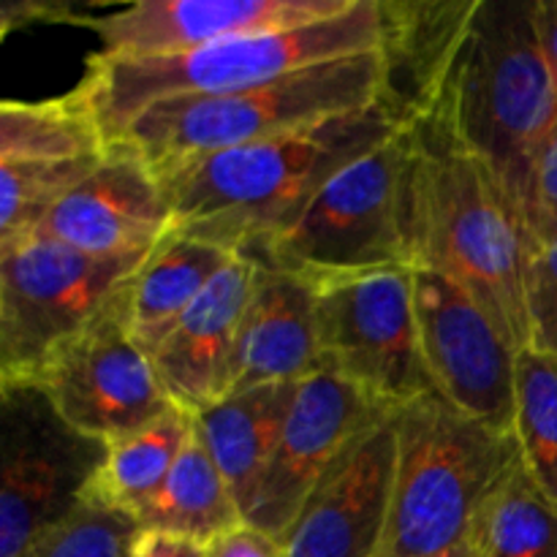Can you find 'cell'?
Returning <instances> with one entry per match:
<instances>
[{"mask_svg": "<svg viewBox=\"0 0 557 557\" xmlns=\"http://www.w3.org/2000/svg\"><path fill=\"white\" fill-rule=\"evenodd\" d=\"M381 85L384 58L381 49H373L221 96L161 101L145 109L117 141L134 145L158 172L375 107Z\"/></svg>", "mask_w": 557, "mask_h": 557, "instance_id": "obj_7", "label": "cell"}, {"mask_svg": "<svg viewBox=\"0 0 557 557\" xmlns=\"http://www.w3.org/2000/svg\"><path fill=\"white\" fill-rule=\"evenodd\" d=\"M107 444L87 438L36 384L0 386V557L33 544L87 500Z\"/></svg>", "mask_w": 557, "mask_h": 557, "instance_id": "obj_9", "label": "cell"}, {"mask_svg": "<svg viewBox=\"0 0 557 557\" xmlns=\"http://www.w3.org/2000/svg\"><path fill=\"white\" fill-rule=\"evenodd\" d=\"M207 557H288L277 536L261 528L239 522L232 531L221 533L215 542L207 544Z\"/></svg>", "mask_w": 557, "mask_h": 557, "instance_id": "obj_30", "label": "cell"}, {"mask_svg": "<svg viewBox=\"0 0 557 557\" xmlns=\"http://www.w3.org/2000/svg\"><path fill=\"white\" fill-rule=\"evenodd\" d=\"M139 531V522L125 511L85 500L25 557H131Z\"/></svg>", "mask_w": 557, "mask_h": 557, "instance_id": "obj_28", "label": "cell"}, {"mask_svg": "<svg viewBox=\"0 0 557 557\" xmlns=\"http://www.w3.org/2000/svg\"><path fill=\"white\" fill-rule=\"evenodd\" d=\"M381 0H357L343 14L313 25L232 36L177 54L101 58L92 52L71 92L112 145L145 109L161 101L243 90L326 60L373 52L381 49Z\"/></svg>", "mask_w": 557, "mask_h": 557, "instance_id": "obj_3", "label": "cell"}, {"mask_svg": "<svg viewBox=\"0 0 557 557\" xmlns=\"http://www.w3.org/2000/svg\"><path fill=\"white\" fill-rule=\"evenodd\" d=\"M79 11L60 0H9L0 11V33L9 36L16 27L44 22V25H74Z\"/></svg>", "mask_w": 557, "mask_h": 557, "instance_id": "obj_31", "label": "cell"}, {"mask_svg": "<svg viewBox=\"0 0 557 557\" xmlns=\"http://www.w3.org/2000/svg\"><path fill=\"white\" fill-rule=\"evenodd\" d=\"M479 0H381L384 85L379 107L413 128L438 107Z\"/></svg>", "mask_w": 557, "mask_h": 557, "instance_id": "obj_18", "label": "cell"}, {"mask_svg": "<svg viewBox=\"0 0 557 557\" xmlns=\"http://www.w3.org/2000/svg\"><path fill=\"white\" fill-rule=\"evenodd\" d=\"M397 471L395 411L370 422L319 479L281 539L288 557H379Z\"/></svg>", "mask_w": 557, "mask_h": 557, "instance_id": "obj_13", "label": "cell"}, {"mask_svg": "<svg viewBox=\"0 0 557 557\" xmlns=\"http://www.w3.org/2000/svg\"><path fill=\"white\" fill-rule=\"evenodd\" d=\"M136 522L141 531L174 533L210 544L245 522V517L228 482L194 433L161 493L136 515Z\"/></svg>", "mask_w": 557, "mask_h": 557, "instance_id": "obj_23", "label": "cell"}, {"mask_svg": "<svg viewBox=\"0 0 557 557\" xmlns=\"http://www.w3.org/2000/svg\"><path fill=\"white\" fill-rule=\"evenodd\" d=\"M395 493L379 557L449 553L522 462L517 435L466 417L438 392L395 408Z\"/></svg>", "mask_w": 557, "mask_h": 557, "instance_id": "obj_5", "label": "cell"}, {"mask_svg": "<svg viewBox=\"0 0 557 557\" xmlns=\"http://www.w3.org/2000/svg\"><path fill=\"white\" fill-rule=\"evenodd\" d=\"M515 395V435L522 466L557 506V357L522 348Z\"/></svg>", "mask_w": 557, "mask_h": 557, "instance_id": "obj_26", "label": "cell"}, {"mask_svg": "<svg viewBox=\"0 0 557 557\" xmlns=\"http://www.w3.org/2000/svg\"><path fill=\"white\" fill-rule=\"evenodd\" d=\"M433 557H479V553H476V547H473L471 539H468V542H466V544H460V547L449 549V553L433 555Z\"/></svg>", "mask_w": 557, "mask_h": 557, "instance_id": "obj_35", "label": "cell"}, {"mask_svg": "<svg viewBox=\"0 0 557 557\" xmlns=\"http://www.w3.org/2000/svg\"><path fill=\"white\" fill-rule=\"evenodd\" d=\"M542 228H557V123L536 166V232Z\"/></svg>", "mask_w": 557, "mask_h": 557, "instance_id": "obj_32", "label": "cell"}, {"mask_svg": "<svg viewBox=\"0 0 557 557\" xmlns=\"http://www.w3.org/2000/svg\"><path fill=\"white\" fill-rule=\"evenodd\" d=\"M419 139V264L460 283L517 351L528 348L531 228L487 166L435 114Z\"/></svg>", "mask_w": 557, "mask_h": 557, "instance_id": "obj_4", "label": "cell"}, {"mask_svg": "<svg viewBox=\"0 0 557 557\" xmlns=\"http://www.w3.org/2000/svg\"><path fill=\"white\" fill-rule=\"evenodd\" d=\"M400 125L384 107L324 120L305 131L158 169L174 232L250 253L286 232L337 172L368 156Z\"/></svg>", "mask_w": 557, "mask_h": 557, "instance_id": "obj_1", "label": "cell"}, {"mask_svg": "<svg viewBox=\"0 0 557 557\" xmlns=\"http://www.w3.org/2000/svg\"><path fill=\"white\" fill-rule=\"evenodd\" d=\"M145 259L90 256L38 234L0 248V386L30 384L117 302Z\"/></svg>", "mask_w": 557, "mask_h": 557, "instance_id": "obj_8", "label": "cell"}, {"mask_svg": "<svg viewBox=\"0 0 557 557\" xmlns=\"http://www.w3.org/2000/svg\"><path fill=\"white\" fill-rule=\"evenodd\" d=\"M107 147L96 117L74 92L0 103V161H76L103 156Z\"/></svg>", "mask_w": 557, "mask_h": 557, "instance_id": "obj_24", "label": "cell"}, {"mask_svg": "<svg viewBox=\"0 0 557 557\" xmlns=\"http://www.w3.org/2000/svg\"><path fill=\"white\" fill-rule=\"evenodd\" d=\"M321 364L381 408L435 392L419 346L413 267L337 277L315 286Z\"/></svg>", "mask_w": 557, "mask_h": 557, "instance_id": "obj_10", "label": "cell"}, {"mask_svg": "<svg viewBox=\"0 0 557 557\" xmlns=\"http://www.w3.org/2000/svg\"><path fill=\"white\" fill-rule=\"evenodd\" d=\"M123 294L96 324L49 357L30 381L71 428L103 444L125 438L177 408L150 354L125 330Z\"/></svg>", "mask_w": 557, "mask_h": 557, "instance_id": "obj_11", "label": "cell"}, {"mask_svg": "<svg viewBox=\"0 0 557 557\" xmlns=\"http://www.w3.org/2000/svg\"><path fill=\"white\" fill-rule=\"evenodd\" d=\"M172 232L174 212L156 169L134 145L112 141L33 234L90 256H141Z\"/></svg>", "mask_w": 557, "mask_h": 557, "instance_id": "obj_16", "label": "cell"}, {"mask_svg": "<svg viewBox=\"0 0 557 557\" xmlns=\"http://www.w3.org/2000/svg\"><path fill=\"white\" fill-rule=\"evenodd\" d=\"M256 281V261L237 253L150 354L172 403L190 417L232 395L239 330Z\"/></svg>", "mask_w": 557, "mask_h": 557, "instance_id": "obj_17", "label": "cell"}, {"mask_svg": "<svg viewBox=\"0 0 557 557\" xmlns=\"http://www.w3.org/2000/svg\"><path fill=\"white\" fill-rule=\"evenodd\" d=\"M194 438V417L174 408L158 422L107 444V457L87 490V500L120 509L136 520L141 509L161 493L180 455Z\"/></svg>", "mask_w": 557, "mask_h": 557, "instance_id": "obj_22", "label": "cell"}, {"mask_svg": "<svg viewBox=\"0 0 557 557\" xmlns=\"http://www.w3.org/2000/svg\"><path fill=\"white\" fill-rule=\"evenodd\" d=\"M299 384H270L234 392L194 413L196 438L232 487L243 517L261 471L275 451L288 411L297 400Z\"/></svg>", "mask_w": 557, "mask_h": 557, "instance_id": "obj_20", "label": "cell"}, {"mask_svg": "<svg viewBox=\"0 0 557 557\" xmlns=\"http://www.w3.org/2000/svg\"><path fill=\"white\" fill-rule=\"evenodd\" d=\"M98 158L76 161H0V248L25 239L71 194Z\"/></svg>", "mask_w": 557, "mask_h": 557, "instance_id": "obj_27", "label": "cell"}, {"mask_svg": "<svg viewBox=\"0 0 557 557\" xmlns=\"http://www.w3.org/2000/svg\"><path fill=\"white\" fill-rule=\"evenodd\" d=\"M131 557H207V544L161 531H139Z\"/></svg>", "mask_w": 557, "mask_h": 557, "instance_id": "obj_33", "label": "cell"}, {"mask_svg": "<svg viewBox=\"0 0 557 557\" xmlns=\"http://www.w3.org/2000/svg\"><path fill=\"white\" fill-rule=\"evenodd\" d=\"M357 0H136L112 14H82L74 25L96 33L101 58H158L232 36L313 25Z\"/></svg>", "mask_w": 557, "mask_h": 557, "instance_id": "obj_15", "label": "cell"}, {"mask_svg": "<svg viewBox=\"0 0 557 557\" xmlns=\"http://www.w3.org/2000/svg\"><path fill=\"white\" fill-rule=\"evenodd\" d=\"M479 557H557V506L517 466L471 533Z\"/></svg>", "mask_w": 557, "mask_h": 557, "instance_id": "obj_25", "label": "cell"}, {"mask_svg": "<svg viewBox=\"0 0 557 557\" xmlns=\"http://www.w3.org/2000/svg\"><path fill=\"white\" fill-rule=\"evenodd\" d=\"M234 250L188 234L172 232L147 253L123 294V321L128 335L156 351L185 310L205 294L212 277L234 259Z\"/></svg>", "mask_w": 557, "mask_h": 557, "instance_id": "obj_21", "label": "cell"}, {"mask_svg": "<svg viewBox=\"0 0 557 557\" xmlns=\"http://www.w3.org/2000/svg\"><path fill=\"white\" fill-rule=\"evenodd\" d=\"M250 259L308 283L419 264V139L413 128L337 172L308 210Z\"/></svg>", "mask_w": 557, "mask_h": 557, "instance_id": "obj_6", "label": "cell"}, {"mask_svg": "<svg viewBox=\"0 0 557 557\" xmlns=\"http://www.w3.org/2000/svg\"><path fill=\"white\" fill-rule=\"evenodd\" d=\"M362 389L341 375L321 370L299 384L270 462L261 471L245 522L283 539L335 457L386 413Z\"/></svg>", "mask_w": 557, "mask_h": 557, "instance_id": "obj_14", "label": "cell"}, {"mask_svg": "<svg viewBox=\"0 0 557 557\" xmlns=\"http://www.w3.org/2000/svg\"><path fill=\"white\" fill-rule=\"evenodd\" d=\"M419 346L435 392L466 417L515 435L517 351L451 277L413 267Z\"/></svg>", "mask_w": 557, "mask_h": 557, "instance_id": "obj_12", "label": "cell"}, {"mask_svg": "<svg viewBox=\"0 0 557 557\" xmlns=\"http://www.w3.org/2000/svg\"><path fill=\"white\" fill-rule=\"evenodd\" d=\"M321 370L315 286L256 261L253 292L239 330L232 395L256 386L299 384Z\"/></svg>", "mask_w": 557, "mask_h": 557, "instance_id": "obj_19", "label": "cell"}, {"mask_svg": "<svg viewBox=\"0 0 557 557\" xmlns=\"http://www.w3.org/2000/svg\"><path fill=\"white\" fill-rule=\"evenodd\" d=\"M528 348L557 357V228L531 237L525 270Z\"/></svg>", "mask_w": 557, "mask_h": 557, "instance_id": "obj_29", "label": "cell"}, {"mask_svg": "<svg viewBox=\"0 0 557 557\" xmlns=\"http://www.w3.org/2000/svg\"><path fill=\"white\" fill-rule=\"evenodd\" d=\"M536 33L557 85V0H536Z\"/></svg>", "mask_w": 557, "mask_h": 557, "instance_id": "obj_34", "label": "cell"}, {"mask_svg": "<svg viewBox=\"0 0 557 557\" xmlns=\"http://www.w3.org/2000/svg\"><path fill=\"white\" fill-rule=\"evenodd\" d=\"M430 114L493 172L536 232V166L557 123V85L536 33V0H479L449 85Z\"/></svg>", "mask_w": 557, "mask_h": 557, "instance_id": "obj_2", "label": "cell"}]
</instances>
